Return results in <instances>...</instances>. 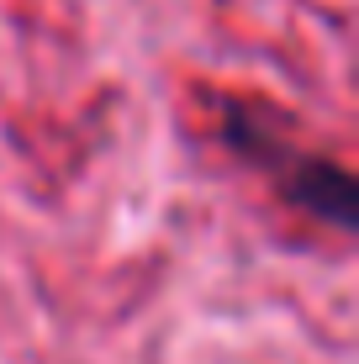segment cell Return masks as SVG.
Here are the masks:
<instances>
[{"mask_svg":"<svg viewBox=\"0 0 359 364\" xmlns=\"http://www.w3.org/2000/svg\"><path fill=\"white\" fill-rule=\"evenodd\" d=\"M286 191L296 206H306L317 222H333V228H354V206H359V191H354V174L333 159H301L291 169Z\"/></svg>","mask_w":359,"mask_h":364,"instance_id":"cell-1","label":"cell"}]
</instances>
